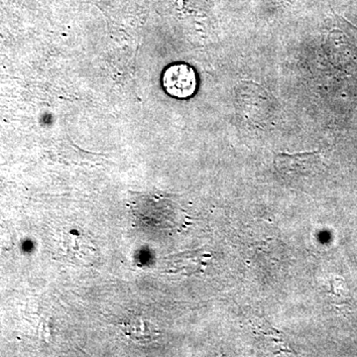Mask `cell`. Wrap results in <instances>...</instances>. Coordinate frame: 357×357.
I'll return each instance as SVG.
<instances>
[{
  "mask_svg": "<svg viewBox=\"0 0 357 357\" xmlns=\"http://www.w3.org/2000/svg\"><path fill=\"white\" fill-rule=\"evenodd\" d=\"M163 86L170 96L178 98H189L196 91V73L185 64L171 66L164 73Z\"/></svg>",
  "mask_w": 357,
  "mask_h": 357,
  "instance_id": "2",
  "label": "cell"
},
{
  "mask_svg": "<svg viewBox=\"0 0 357 357\" xmlns=\"http://www.w3.org/2000/svg\"><path fill=\"white\" fill-rule=\"evenodd\" d=\"M274 165L277 171L285 177H309L318 171L321 165V158L318 152L279 153L275 156Z\"/></svg>",
  "mask_w": 357,
  "mask_h": 357,
  "instance_id": "1",
  "label": "cell"
},
{
  "mask_svg": "<svg viewBox=\"0 0 357 357\" xmlns=\"http://www.w3.org/2000/svg\"><path fill=\"white\" fill-rule=\"evenodd\" d=\"M122 332L137 344H149L159 337V330L146 319L135 317L122 324Z\"/></svg>",
  "mask_w": 357,
  "mask_h": 357,
  "instance_id": "3",
  "label": "cell"
}]
</instances>
